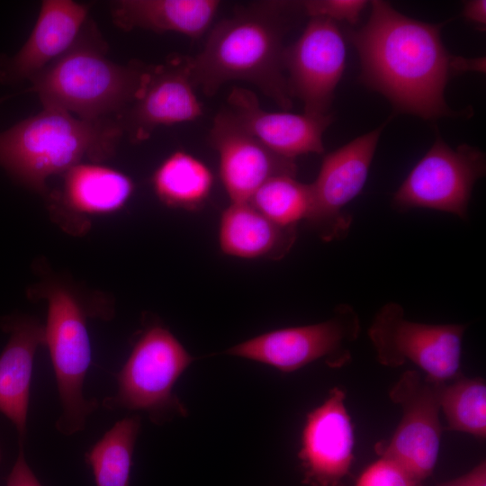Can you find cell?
Here are the masks:
<instances>
[{
    "mask_svg": "<svg viewBox=\"0 0 486 486\" xmlns=\"http://www.w3.org/2000/svg\"><path fill=\"white\" fill-rule=\"evenodd\" d=\"M216 0H117L110 4L112 22L123 31L140 28L200 38L217 14Z\"/></svg>",
    "mask_w": 486,
    "mask_h": 486,
    "instance_id": "44dd1931",
    "label": "cell"
},
{
    "mask_svg": "<svg viewBox=\"0 0 486 486\" xmlns=\"http://www.w3.org/2000/svg\"><path fill=\"white\" fill-rule=\"evenodd\" d=\"M383 125L327 154L313 183L306 222L326 242L346 237L352 216L345 207L363 190Z\"/></svg>",
    "mask_w": 486,
    "mask_h": 486,
    "instance_id": "8fae6325",
    "label": "cell"
},
{
    "mask_svg": "<svg viewBox=\"0 0 486 486\" xmlns=\"http://www.w3.org/2000/svg\"><path fill=\"white\" fill-rule=\"evenodd\" d=\"M304 12L310 17H323L356 24L367 4L364 0H309L302 2Z\"/></svg>",
    "mask_w": 486,
    "mask_h": 486,
    "instance_id": "4316f807",
    "label": "cell"
},
{
    "mask_svg": "<svg viewBox=\"0 0 486 486\" xmlns=\"http://www.w3.org/2000/svg\"><path fill=\"white\" fill-rule=\"evenodd\" d=\"M107 49L88 18L74 44L30 80V90L42 106L86 121L116 120L135 98L147 65L118 64Z\"/></svg>",
    "mask_w": 486,
    "mask_h": 486,
    "instance_id": "277c9868",
    "label": "cell"
},
{
    "mask_svg": "<svg viewBox=\"0 0 486 486\" xmlns=\"http://www.w3.org/2000/svg\"><path fill=\"white\" fill-rule=\"evenodd\" d=\"M445 384L406 370L389 392L390 400L401 408V419L389 440L374 446L379 456L397 462L421 482L432 474L439 455L444 430L440 396Z\"/></svg>",
    "mask_w": 486,
    "mask_h": 486,
    "instance_id": "30bf717a",
    "label": "cell"
},
{
    "mask_svg": "<svg viewBox=\"0 0 486 486\" xmlns=\"http://www.w3.org/2000/svg\"><path fill=\"white\" fill-rule=\"evenodd\" d=\"M124 135L115 119L86 121L54 107L0 132V166L27 188L44 196L48 179L85 159L102 163Z\"/></svg>",
    "mask_w": 486,
    "mask_h": 486,
    "instance_id": "3957f363",
    "label": "cell"
},
{
    "mask_svg": "<svg viewBox=\"0 0 486 486\" xmlns=\"http://www.w3.org/2000/svg\"><path fill=\"white\" fill-rule=\"evenodd\" d=\"M468 324H427L410 320L403 307L390 302L379 309L367 334L376 360L397 368L407 361L434 382H453L460 374L463 338Z\"/></svg>",
    "mask_w": 486,
    "mask_h": 486,
    "instance_id": "52a82bcc",
    "label": "cell"
},
{
    "mask_svg": "<svg viewBox=\"0 0 486 486\" xmlns=\"http://www.w3.org/2000/svg\"><path fill=\"white\" fill-rule=\"evenodd\" d=\"M371 6L367 22L348 32L359 55L362 82L397 112L426 120L452 114L444 93L455 57L442 43L441 24L410 18L385 1H372Z\"/></svg>",
    "mask_w": 486,
    "mask_h": 486,
    "instance_id": "6da1fadb",
    "label": "cell"
},
{
    "mask_svg": "<svg viewBox=\"0 0 486 486\" xmlns=\"http://www.w3.org/2000/svg\"><path fill=\"white\" fill-rule=\"evenodd\" d=\"M141 427L139 415L117 421L85 454L95 486H130L135 443Z\"/></svg>",
    "mask_w": 486,
    "mask_h": 486,
    "instance_id": "603a6c76",
    "label": "cell"
},
{
    "mask_svg": "<svg viewBox=\"0 0 486 486\" xmlns=\"http://www.w3.org/2000/svg\"><path fill=\"white\" fill-rule=\"evenodd\" d=\"M360 331L358 314L352 306L341 304L328 320L272 330L239 343L226 353L284 373L296 371L317 360L340 368L352 360L351 346Z\"/></svg>",
    "mask_w": 486,
    "mask_h": 486,
    "instance_id": "ba28073f",
    "label": "cell"
},
{
    "mask_svg": "<svg viewBox=\"0 0 486 486\" xmlns=\"http://www.w3.org/2000/svg\"><path fill=\"white\" fill-rule=\"evenodd\" d=\"M218 153L219 174L230 202H248L267 181L280 176H296L295 159L269 149L248 132L230 113L216 115L210 131Z\"/></svg>",
    "mask_w": 486,
    "mask_h": 486,
    "instance_id": "5bb4252c",
    "label": "cell"
},
{
    "mask_svg": "<svg viewBox=\"0 0 486 486\" xmlns=\"http://www.w3.org/2000/svg\"><path fill=\"white\" fill-rule=\"evenodd\" d=\"M483 153L467 144L452 148L437 138L395 192L400 212L430 209L466 220L473 186L485 174Z\"/></svg>",
    "mask_w": 486,
    "mask_h": 486,
    "instance_id": "9c48e42d",
    "label": "cell"
},
{
    "mask_svg": "<svg viewBox=\"0 0 486 486\" xmlns=\"http://www.w3.org/2000/svg\"><path fill=\"white\" fill-rule=\"evenodd\" d=\"M151 184L156 196L166 207L197 211L210 198L214 176L202 159L177 149L158 166Z\"/></svg>",
    "mask_w": 486,
    "mask_h": 486,
    "instance_id": "7402d4cb",
    "label": "cell"
},
{
    "mask_svg": "<svg viewBox=\"0 0 486 486\" xmlns=\"http://www.w3.org/2000/svg\"><path fill=\"white\" fill-rule=\"evenodd\" d=\"M286 5L256 4L218 22L202 50L186 57L194 86L212 95L225 83L241 80L256 86L284 110L291 109L284 65Z\"/></svg>",
    "mask_w": 486,
    "mask_h": 486,
    "instance_id": "7a4b0ae2",
    "label": "cell"
},
{
    "mask_svg": "<svg viewBox=\"0 0 486 486\" xmlns=\"http://www.w3.org/2000/svg\"><path fill=\"white\" fill-rule=\"evenodd\" d=\"M194 361L181 342L159 323L148 326L136 339L131 352L116 374L117 391L103 400L108 410H142L155 424L185 415L174 394L180 375Z\"/></svg>",
    "mask_w": 486,
    "mask_h": 486,
    "instance_id": "8992f818",
    "label": "cell"
},
{
    "mask_svg": "<svg viewBox=\"0 0 486 486\" xmlns=\"http://www.w3.org/2000/svg\"><path fill=\"white\" fill-rule=\"evenodd\" d=\"M346 58L341 30L336 22L323 17H310L297 40L285 48L284 65L289 93L301 99L305 113H329Z\"/></svg>",
    "mask_w": 486,
    "mask_h": 486,
    "instance_id": "7c38bea8",
    "label": "cell"
},
{
    "mask_svg": "<svg viewBox=\"0 0 486 486\" xmlns=\"http://www.w3.org/2000/svg\"><path fill=\"white\" fill-rule=\"evenodd\" d=\"M440 409L447 421L446 430L486 437V384L482 378L460 376L446 383Z\"/></svg>",
    "mask_w": 486,
    "mask_h": 486,
    "instance_id": "d4e9b609",
    "label": "cell"
},
{
    "mask_svg": "<svg viewBox=\"0 0 486 486\" xmlns=\"http://www.w3.org/2000/svg\"><path fill=\"white\" fill-rule=\"evenodd\" d=\"M202 112L186 57H171L146 66L135 98L116 121L130 140L139 143L160 126L193 122Z\"/></svg>",
    "mask_w": 486,
    "mask_h": 486,
    "instance_id": "4fadbf2b",
    "label": "cell"
},
{
    "mask_svg": "<svg viewBox=\"0 0 486 486\" xmlns=\"http://www.w3.org/2000/svg\"><path fill=\"white\" fill-rule=\"evenodd\" d=\"M296 230L276 225L249 202H230L220 217L218 244L231 257L280 260L293 247Z\"/></svg>",
    "mask_w": 486,
    "mask_h": 486,
    "instance_id": "ffe728a7",
    "label": "cell"
},
{
    "mask_svg": "<svg viewBox=\"0 0 486 486\" xmlns=\"http://www.w3.org/2000/svg\"><path fill=\"white\" fill-rule=\"evenodd\" d=\"M0 462H1V449H0Z\"/></svg>",
    "mask_w": 486,
    "mask_h": 486,
    "instance_id": "1f68e13d",
    "label": "cell"
},
{
    "mask_svg": "<svg viewBox=\"0 0 486 486\" xmlns=\"http://www.w3.org/2000/svg\"><path fill=\"white\" fill-rule=\"evenodd\" d=\"M438 486H468V484H467V481L465 479V476L463 475V476H461L459 478H456V479H454L453 481L441 483Z\"/></svg>",
    "mask_w": 486,
    "mask_h": 486,
    "instance_id": "f546056e",
    "label": "cell"
},
{
    "mask_svg": "<svg viewBox=\"0 0 486 486\" xmlns=\"http://www.w3.org/2000/svg\"><path fill=\"white\" fill-rule=\"evenodd\" d=\"M6 486H42L26 462L23 446H19L18 455L8 475Z\"/></svg>",
    "mask_w": 486,
    "mask_h": 486,
    "instance_id": "83f0119b",
    "label": "cell"
},
{
    "mask_svg": "<svg viewBox=\"0 0 486 486\" xmlns=\"http://www.w3.org/2000/svg\"><path fill=\"white\" fill-rule=\"evenodd\" d=\"M248 202L276 225L297 229L311 212L310 185L292 176H276L265 183Z\"/></svg>",
    "mask_w": 486,
    "mask_h": 486,
    "instance_id": "cb8c5ba5",
    "label": "cell"
},
{
    "mask_svg": "<svg viewBox=\"0 0 486 486\" xmlns=\"http://www.w3.org/2000/svg\"><path fill=\"white\" fill-rule=\"evenodd\" d=\"M9 96H2L0 97V105L5 101L8 99Z\"/></svg>",
    "mask_w": 486,
    "mask_h": 486,
    "instance_id": "4dcf8cb0",
    "label": "cell"
},
{
    "mask_svg": "<svg viewBox=\"0 0 486 486\" xmlns=\"http://www.w3.org/2000/svg\"><path fill=\"white\" fill-rule=\"evenodd\" d=\"M339 387L308 413L298 456L308 486H341L355 461V434Z\"/></svg>",
    "mask_w": 486,
    "mask_h": 486,
    "instance_id": "9a60e30c",
    "label": "cell"
},
{
    "mask_svg": "<svg viewBox=\"0 0 486 486\" xmlns=\"http://www.w3.org/2000/svg\"><path fill=\"white\" fill-rule=\"evenodd\" d=\"M1 325L9 339L0 355V412L14 425L23 446L33 362L44 345V325L24 315L4 318Z\"/></svg>",
    "mask_w": 486,
    "mask_h": 486,
    "instance_id": "d6986e66",
    "label": "cell"
},
{
    "mask_svg": "<svg viewBox=\"0 0 486 486\" xmlns=\"http://www.w3.org/2000/svg\"><path fill=\"white\" fill-rule=\"evenodd\" d=\"M230 113L252 136L284 158L324 151L322 137L332 122L331 113L313 115L270 112L262 108L256 94L233 87L228 96Z\"/></svg>",
    "mask_w": 486,
    "mask_h": 486,
    "instance_id": "e0dca14e",
    "label": "cell"
},
{
    "mask_svg": "<svg viewBox=\"0 0 486 486\" xmlns=\"http://www.w3.org/2000/svg\"><path fill=\"white\" fill-rule=\"evenodd\" d=\"M36 293L48 303L44 346L50 351L61 405L55 427L62 435L71 436L85 428L99 406L96 399H86L84 394L92 360L87 319H106L112 313L86 305L68 286L53 279L41 283Z\"/></svg>",
    "mask_w": 486,
    "mask_h": 486,
    "instance_id": "5b68a950",
    "label": "cell"
},
{
    "mask_svg": "<svg viewBox=\"0 0 486 486\" xmlns=\"http://www.w3.org/2000/svg\"><path fill=\"white\" fill-rule=\"evenodd\" d=\"M486 1L472 0L464 4L463 14L469 22L475 23L481 27V30L485 28L486 24Z\"/></svg>",
    "mask_w": 486,
    "mask_h": 486,
    "instance_id": "f1b7e54d",
    "label": "cell"
},
{
    "mask_svg": "<svg viewBox=\"0 0 486 486\" xmlns=\"http://www.w3.org/2000/svg\"><path fill=\"white\" fill-rule=\"evenodd\" d=\"M397 462L383 456L366 466L353 486H422Z\"/></svg>",
    "mask_w": 486,
    "mask_h": 486,
    "instance_id": "484cf974",
    "label": "cell"
},
{
    "mask_svg": "<svg viewBox=\"0 0 486 486\" xmlns=\"http://www.w3.org/2000/svg\"><path fill=\"white\" fill-rule=\"evenodd\" d=\"M90 5L72 0H44L35 25L13 56H0V83L31 80L63 55L76 41L88 20Z\"/></svg>",
    "mask_w": 486,
    "mask_h": 486,
    "instance_id": "2e32d148",
    "label": "cell"
},
{
    "mask_svg": "<svg viewBox=\"0 0 486 486\" xmlns=\"http://www.w3.org/2000/svg\"><path fill=\"white\" fill-rule=\"evenodd\" d=\"M135 190L126 174L102 163L82 162L63 174L61 192L47 196L55 220H84L122 210Z\"/></svg>",
    "mask_w": 486,
    "mask_h": 486,
    "instance_id": "ac0fdd59",
    "label": "cell"
}]
</instances>
